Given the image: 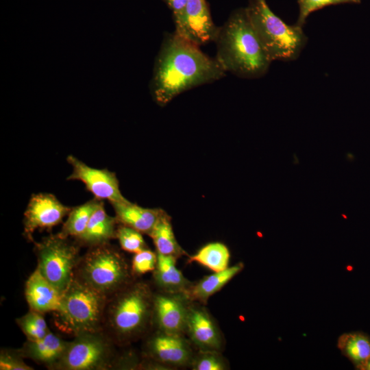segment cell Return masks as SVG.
Instances as JSON below:
<instances>
[{
    "mask_svg": "<svg viewBox=\"0 0 370 370\" xmlns=\"http://www.w3.org/2000/svg\"><path fill=\"white\" fill-rule=\"evenodd\" d=\"M68 342L50 331L42 338L27 340L18 351L23 358L52 369L62 356Z\"/></svg>",
    "mask_w": 370,
    "mask_h": 370,
    "instance_id": "obj_16",
    "label": "cell"
},
{
    "mask_svg": "<svg viewBox=\"0 0 370 370\" xmlns=\"http://www.w3.org/2000/svg\"><path fill=\"white\" fill-rule=\"evenodd\" d=\"M214 58L225 72L256 79L268 71L272 60L257 37L246 8L234 10L219 27Z\"/></svg>",
    "mask_w": 370,
    "mask_h": 370,
    "instance_id": "obj_2",
    "label": "cell"
},
{
    "mask_svg": "<svg viewBox=\"0 0 370 370\" xmlns=\"http://www.w3.org/2000/svg\"><path fill=\"white\" fill-rule=\"evenodd\" d=\"M16 322L27 340L34 341L42 338L50 332L43 314L32 310L17 318Z\"/></svg>",
    "mask_w": 370,
    "mask_h": 370,
    "instance_id": "obj_25",
    "label": "cell"
},
{
    "mask_svg": "<svg viewBox=\"0 0 370 370\" xmlns=\"http://www.w3.org/2000/svg\"><path fill=\"white\" fill-rule=\"evenodd\" d=\"M158 260L157 253L148 248L134 254L132 260L131 271L132 275H140L153 271Z\"/></svg>",
    "mask_w": 370,
    "mask_h": 370,
    "instance_id": "obj_29",
    "label": "cell"
},
{
    "mask_svg": "<svg viewBox=\"0 0 370 370\" xmlns=\"http://www.w3.org/2000/svg\"><path fill=\"white\" fill-rule=\"evenodd\" d=\"M154 293L143 282H132L107 301L103 330L115 344L133 342L153 323Z\"/></svg>",
    "mask_w": 370,
    "mask_h": 370,
    "instance_id": "obj_3",
    "label": "cell"
},
{
    "mask_svg": "<svg viewBox=\"0 0 370 370\" xmlns=\"http://www.w3.org/2000/svg\"><path fill=\"white\" fill-rule=\"evenodd\" d=\"M79 245L58 233L34 242L36 268L62 294L74 278L81 258Z\"/></svg>",
    "mask_w": 370,
    "mask_h": 370,
    "instance_id": "obj_7",
    "label": "cell"
},
{
    "mask_svg": "<svg viewBox=\"0 0 370 370\" xmlns=\"http://www.w3.org/2000/svg\"><path fill=\"white\" fill-rule=\"evenodd\" d=\"M115 217L120 224L131 227L147 235L164 212L159 208H146L129 201L112 202Z\"/></svg>",
    "mask_w": 370,
    "mask_h": 370,
    "instance_id": "obj_17",
    "label": "cell"
},
{
    "mask_svg": "<svg viewBox=\"0 0 370 370\" xmlns=\"http://www.w3.org/2000/svg\"><path fill=\"white\" fill-rule=\"evenodd\" d=\"M190 367L193 370H225L229 369L221 352L199 350L195 354Z\"/></svg>",
    "mask_w": 370,
    "mask_h": 370,
    "instance_id": "obj_27",
    "label": "cell"
},
{
    "mask_svg": "<svg viewBox=\"0 0 370 370\" xmlns=\"http://www.w3.org/2000/svg\"><path fill=\"white\" fill-rule=\"evenodd\" d=\"M230 251L221 243H211L201 247L195 255L190 256L188 263L198 264L217 272L228 267Z\"/></svg>",
    "mask_w": 370,
    "mask_h": 370,
    "instance_id": "obj_24",
    "label": "cell"
},
{
    "mask_svg": "<svg viewBox=\"0 0 370 370\" xmlns=\"http://www.w3.org/2000/svg\"><path fill=\"white\" fill-rule=\"evenodd\" d=\"M245 8L257 37L272 61H293L299 56L308 41L301 27L286 24L272 12L266 0H248Z\"/></svg>",
    "mask_w": 370,
    "mask_h": 370,
    "instance_id": "obj_4",
    "label": "cell"
},
{
    "mask_svg": "<svg viewBox=\"0 0 370 370\" xmlns=\"http://www.w3.org/2000/svg\"><path fill=\"white\" fill-rule=\"evenodd\" d=\"M172 11L175 25L182 18L188 0H163Z\"/></svg>",
    "mask_w": 370,
    "mask_h": 370,
    "instance_id": "obj_31",
    "label": "cell"
},
{
    "mask_svg": "<svg viewBox=\"0 0 370 370\" xmlns=\"http://www.w3.org/2000/svg\"><path fill=\"white\" fill-rule=\"evenodd\" d=\"M71 208L62 204L51 193H40L32 195L23 218V235L34 241L36 230L50 231L67 216Z\"/></svg>",
    "mask_w": 370,
    "mask_h": 370,
    "instance_id": "obj_10",
    "label": "cell"
},
{
    "mask_svg": "<svg viewBox=\"0 0 370 370\" xmlns=\"http://www.w3.org/2000/svg\"><path fill=\"white\" fill-rule=\"evenodd\" d=\"M67 161L72 167L67 179L82 182L95 198L108 199L110 203L127 200L121 193L119 180L113 172L90 167L72 155L67 157Z\"/></svg>",
    "mask_w": 370,
    "mask_h": 370,
    "instance_id": "obj_13",
    "label": "cell"
},
{
    "mask_svg": "<svg viewBox=\"0 0 370 370\" xmlns=\"http://www.w3.org/2000/svg\"><path fill=\"white\" fill-rule=\"evenodd\" d=\"M62 294L36 268L25 286V297L29 310L45 314L56 312L60 306Z\"/></svg>",
    "mask_w": 370,
    "mask_h": 370,
    "instance_id": "obj_15",
    "label": "cell"
},
{
    "mask_svg": "<svg viewBox=\"0 0 370 370\" xmlns=\"http://www.w3.org/2000/svg\"><path fill=\"white\" fill-rule=\"evenodd\" d=\"M74 337L52 369L103 370L115 366V343L103 330Z\"/></svg>",
    "mask_w": 370,
    "mask_h": 370,
    "instance_id": "obj_8",
    "label": "cell"
},
{
    "mask_svg": "<svg viewBox=\"0 0 370 370\" xmlns=\"http://www.w3.org/2000/svg\"><path fill=\"white\" fill-rule=\"evenodd\" d=\"M149 236L152 238L158 254L175 258L186 254L177 242L171 218L166 212L160 217Z\"/></svg>",
    "mask_w": 370,
    "mask_h": 370,
    "instance_id": "obj_22",
    "label": "cell"
},
{
    "mask_svg": "<svg viewBox=\"0 0 370 370\" xmlns=\"http://www.w3.org/2000/svg\"><path fill=\"white\" fill-rule=\"evenodd\" d=\"M362 370H370V358L367 362Z\"/></svg>",
    "mask_w": 370,
    "mask_h": 370,
    "instance_id": "obj_32",
    "label": "cell"
},
{
    "mask_svg": "<svg viewBox=\"0 0 370 370\" xmlns=\"http://www.w3.org/2000/svg\"><path fill=\"white\" fill-rule=\"evenodd\" d=\"M219 29L206 0H188L182 18L175 25L174 32L200 47L214 42Z\"/></svg>",
    "mask_w": 370,
    "mask_h": 370,
    "instance_id": "obj_12",
    "label": "cell"
},
{
    "mask_svg": "<svg viewBox=\"0 0 370 370\" xmlns=\"http://www.w3.org/2000/svg\"><path fill=\"white\" fill-rule=\"evenodd\" d=\"M108 297L74 277L63 293L55 325L62 332L76 336L103 330Z\"/></svg>",
    "mask_w": 370,
    "mask_h": 370,
    "instance_id": "obj_5",
    "label": "cell"
},
{
    "mask_svg": "<svg viewBox=\"0 0 370 370\" xmlns=\"http://www.w3.org/2000/svg\"><path fill=\"white\" fill-rule=\"evenodd\" d=\"M116 238L121 249L130 253L136 254L147 248L141 232L123 224L117 227Z\"/></svg>",
    "mask_w": 370,
    "mask_h": 370,
    "instance_id": "obj_26",
    "label": "cell"
},
{
    "mask_svg": "<svg viewBox=\"0 0 370 370\" xmlns=\"http://www.w3.org/2000/svg\"><path fill=\"white\" fill-rule=\"evenodd\" d=\"M158 260L153 278L160 291L186 293L193 284L176 267L175 257L157 253Z\"/></svg>",
    "mask_w": 370,
    "mask_h": 370,
    "instance_id": "obj_19",
    "label": "cell"
},
{
    "mask_svg": "<svg viewBox=\"0 0 370 370\" xmlns=\"http://www.w3.org/2000/svg\"><path fill=\"white\" fill-rule=\"evenodd\" d=\"M226 72L214 58L175 32L164 36L155 60L149 89L164 106L181 93L223 78Z\"/></svg>",
    "mask_w": 370,
    "mask_h": 370,
    "instance_id": "obj_1",
    "label": "cell"
},
{
    "mask_svg": "<svg viewBox=\"0 0 370 370\" xmlns=\"http://www.w3.org/2000/svg\"><path fill=\"white\" fill-rule=\"evenodd\" d=\"M191 345L184 335L157 330L147 338L143 356L164 365L169 369L190 367L195 354Z\"/></svg>",
    "mask_w": 370,
    "mask_h": 370,
    "instance_id": "obj_9",
    "label": "cell"
},
{
    "mask_svg": "<svg viewBox=\"0 0 370 370\" xmlns=\"http://www.w3.org/2000/svg\"><path fill=\"white\" fill-rule=\"evenodd\" d=\"M185 334L199 350L223 349V338L217 324L206 309L193 302L189 308Z\"/></svg>",
    "mask_w": 370,
    "mask_h": 370,
    "instance_id": "obj_14",
    "label": "cell"
},
{
    "mask_svg": "<svg viewBox=\"0 0 370 370\" xmlns=\"http://www.w3.org/2000/svg\"><path fill=\"white\" fill-rule=\"evenodd\" d=\"M132 276L123 254L109 243L89 247L81 256L74 275L108 298L132 282Z\"/></svg>",
    "mask_w": 370,
    "mask_h": 370,
    "instance_id": "obj_6",
    "label": "cell"
},
{
    "mask_svg": "<svg viewBox=\"0 0 370 370\" xmlns=\"http://www.w3.org/2000/svg\"><path fill=\"white\" fill-rule=\"evenodd\" d=\"M361 0H297L299 16L296 25L303 27L308 16L313 12L326 6L343 3H360Z\"/></svg>",
    "mask_w": 370,
    "mask_h": 370,
    "instance_id": "obj_28",
    "label": "cell"
},
{
    "mask_svg": "<svg viewBox=\"0 0 370 370\" xmlns=\"http://www.w3.org/2000/svg\"><path fill=\"white\" fill-rule=\"evenodd\" d=\"M191 301L186 293L160 291L153 295V323L166 333L185 335Z\"/></svg>",
    "mask_w": 370,
    "mask_h": 370,
    "instance_id": "obj_11",
    "label": "cell"
},
{
    "mask_svg": "<svg viewBox=\"0 0 370 370\" xmlns=\"http://www.w3.org/2000/svg\"><path fill=\"white\" fill-rule=\"evenodd\" d=\"M23 358L18 349L16 351L1 349L0 354V369L32 370L33 368L27 365Z\"/></svg>",
    "mask_w": 370,
    "mask_h": 370,
    "instance_id": "obj_30",
    "label": "cell"
},
{
    "mask_svg": "<svg viewBox=\"0 0 370 370\" xmlns=\"http://www.w3.org/2000/svg\"><path fill=\"white\" fill-rule=\"evenodd\" d=\"M243 263H238L223 271L214 272L193 284L186 295L193 302L206 304L210 297L219 291L243 269Z\"/></svg>",
    "mask_w": 370,
    "mask_h": 370,
    "instance_id": "obj_20",
    "label": "cell"
},
{
    "mask_svg": "<svg viewBox=\"0 0 370 370\" xmlns=\"http://www.w3.org/2000/svg\"><path fill=\"white\" fill-rule=\"evenodd\" d=\"M338 347L358 369L362 370L370 358V337L361 332L342 334Z\"/></svg>",
    "mask_w": 370,
    "mask_h": 370,
    "instance_id": "obj_21",
    "label": "cell"
},
{
    "mask_svg": "<svg viewBox=\"0 0 370 370\" xmlns=\"http://www.w3.org/2000/svg\"><path fill=\"white\" fill-rule=\"evenodd\" d=\"M103 204L101 199L94 198L79 206L71 208L67 219L58 233L62 237H79L84 232L94 212Z\"/></svg>",
    "mask_w": 370,
    "mask_h": 370,
    "instance_id": "obj_23",
    "label": "cell"
},
{
    "mask_svg": "<svg viewBox=\"0 0 370 370\" xmlns=\"http://www.w3.org/2000/svg\"><path fill=\"white\" fill-rule=\"evenodd\" d=\"M116 217L110 216L102 204L92 214L82 234L76 238L79 245L89 247L108 243L116 238Z\"/></svg>",
    "mask_w": 370,
    "mask_h": 370,
    "instance_id": "obj_18",
    "label": "cell"
}]
</instances>
